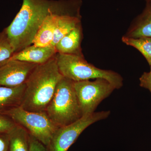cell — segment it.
Wrapping results in <instances>:
<instances>
[{
    "label": "cell",
    "instance_id": "15",
    "mask_svg": "<svg viewBox=\"0 0 151 151\" xmlns=\"http://www.w3.org/2000/svg\"><path fill=\"white\" fill-rule=\"evenodd\" d=\"M14 53L13 46L4 29L0 32V65L9 59Z\"/></svg>",
    "mask_w": 151,
    "mask_h": 151
},
{
    "label": "cell",
    "instance_id": "9",
    "mask_svg": "<svg viewBox=\"0 0 151 151\" xmlns=\"http://www.w3.org/2000/svg\"><path fill=\"white\" fill-rule=\"evenodd\" d=\"M57 53L54 47H40L34 45H29L22 50L14 53L9 60H17L36 64H40L48 61Z\"/></svg>",
    "mask_w": 151,
    "mask_h": 151
},
{
    "label": "cell",
    "instance_id": "19",
    "mask_svg": "<svg viewBox=\"0 0 151 151\" xmlns=\"http://www.w3.org/2000/svg\"><path fill=\"white\" fill-rule=\"evenodd\" d=\"M9 138L8 134H0V151H9Z\"/></svg>",
    "mask_w": 151,
    "mask_h": 151
},
{
    "label": "cell",
    "instance_id": "18",
    "mask_svg": "<svg viewBox=\"0 0 151 151\" xmlns=\"http://www.w3.org/2000/svg\"><path fill=\"white\" fill-rule=\"evenodd\" d=\"M140 86L148 89L151 93V66L148 72H144L139 78Z\"/></svg>",
    "mask_w": 151,
    "mask_h": 151
},
{
    "label": "cell",
    "instance_id": "7",
    "mask_svg": "<svg viewBox=\"0 0 151 151\" xmlns=\"http://www.w3.org/2000/svg\"><path fill=\"white\" fill-rule=\"evenodd\" d=\"M110 111L94 112L57 129L47 146L48 151H67L82 132L95 122L108 118Z\"/></svg>",
    "mask_w": 151,
    "mask_h": 151
},
{
    "label": "cell",
    "instance_id": "2",
    "mask_svg": "<svg viewBox=\"0 0 151 151\" xmlns=\"http://www.w3.org/2000/svg\"><path fill=\"white\" fill-rule=\"evenodd\" d=\"M50 3L51 0H23L19 11L11 24L5 28L15 53L32 44L49 13Z\"/></svg>",
    "mask_w": 151,
    "mask_h": 151
},
{
    "label": "cell",
    "instance_id": "14",
    "mask_svg": "<svg viewBox=\"0 0 151 151\" xmlns=\"http://www.w3.org/2000/svg\"><path fill=\"white\" fill-rule=\"evenodd\" d=\"M122 41L127 45L138 50L151 66V37L132 38L124 36Z\"/></svg>",
    "mask_w": 151,
    "mask_h": 151
},
{
    "label": "cell",
    "instance_id": "12",
    "mask_svg": "<svg viewBox=\"0 0 151 151\" xmlns=\"http://www.w3.org/2000/svg\"><path fill=\"white\" fill-rule=\"evenodd\" d=\"M25 86V84L13 87L0 85V113L20 106Z\"/></svg>",
    "mask_w": 151,
    "mask_h": 151
},
{
    "label": "cell",
    "instance_id": "16",
    "mask_svg": "<svg viewBox=\"0 0 151 151\" xmlns=\"http://www.w3.org/2000/svg\"><path fill=\"white\" fill-rule=\"evenodd\" d=\"M16 125L8 116L0 113V134H9Z\"/></svg>",
    "mask_w": 151,
    "mask_h": 151
},
{
    "label": "cell",
    "instance_id": "13",
    "mask_svg": "<svg viewBox=\"0 0 151 151\" xmlns=\"http://www.w3.org/2000/svg\"><path fill=\"white\" fill-rule=\"evenodd\" d=\"M8 134L9 151H29V134L24 128L17 124Z\"/></svg>",
    "mask_w": 151,
    "mask_h": 151
},
{
    "label": "cell",
    "instance_id": "3",
    "mask_svg": "<svg viewBox=\"0 0 151 151\" xmlns=\"http://www.w3.org/2000/svg\"><path fill=\"white\" fill-rule=\"evenodd\" d=\"M73 83L74 81L63 77L45 110L49 118L58 128L72 124L83 116Z\"/></svg>",
    "mask_w": 151,
    "mask_h": 151
},
{
    "label": "cell",
    "instance_id": "6",
    "mask_svg": "<svg viewBox=\"0 0 151 151\" xmlns=\"http://www.w3.org/2000/svg\"><path fill=\"white\" fill-rule=\"evenodd\" d=\"M73 86L83 116L95 112L100 103L116 89L108 80L103 78H96L94 81H74Z\"/></svg>",
    "mask_w": 151,
    "mask_h": 151
},
{
    "label": "cell",
    "instance_id": "1",
    "mask_svg": "<svg viewBox=\"0 0 151 151\" xmlns=\"http://www.w3.org/2000/svg\"><path fill=\"white\" fill-rule=\"evenodd\" d=\"M63 77L55 56L44 63L37 64L26 82L20 106L27 111L45 112L58 84Z\"/></svg>",
    "mask_w": 151,
    "mask_h": 151
},
{
    "label": "cell",
    "instance_id": "5",
    "mask_svg": "<svg viewBox=\"0 0 151 151\" xmlns=\"http://www.w3.org/2000/svg\"><path fill=\"white\" fill-rule=\"evenodd\" d=\"M5 114L20 125L30 135L47 147L58 127H57L45 112H36L24 110L20 106L8 110Z\"/></svg>",
    "mask_w": 151,
    "mask_h": 151
},
{
    "label": "cell",
    "instance_id": "20",
    "mask_svg": "<svg viewBox=\"0 0 151 151\" xmlns=\"http://www.w3.org/2000/svg\"><path fill=\"white\" fill-rule=\"evenodd\" d=\"M145 1H146V2H147V1H151V0H145Z\"/></svg>",
    "mask_w": 151,
    "mask_h": 151
},
{
    "label": "cell",
    "instance_id": "17",
    "mask_svg": "<svg viewBox=\"0 0 151 151\" xmlns=\"http://www.w3.org/2000/svg\"><path fill=\"white\" fill-rule=\"evenodd\" d=\"M45 145L29 134V151H47Z\"/></svg>",
    "mask_w": 151,
    "mask_h": 151
},
{
    "label": "cell",
    "instance_id": "11",
    "mask_svg": "<svg viewBox=\"0 0 151 151\" xmlns=\"http://www.w3.org/2000/svg\"><path fill=\"white\" fill-rule=\"evenodd\" d=\"M124 36L151 37V1L146 2L144 10L133 21Z\"/></svg>",
    "mask_w": 151,
    "mask_h": 151
},
{
    "label": "cell",
    "instance_id": "4",
    "mask_svg": "<svg viewBox=\"0 0 151 151\" xmlns=\"http://www.w3.org/2000/svg\"><path fill=\"white\" fill-rule=\"evenodd\" d=\"M55 58L60 72L65 78L73 81L103 78L108 80L116 89L123 86V78L120 74L96 67L87 62L84 55L57 53Z\"/></svg>",
    "mask_w": 151,
    "mask_h": 151
},
{
    "label": "cell",
    "instance_id": "10",
    "mask_svg": "<svg viewBox=\"0 0 151 151\" xmlns=\"http://www.w3.org/2000/svg\"><path fill=\"white\" fill-rule=\"evenodd\" d=\"M81 23L64 36L55 45L57 53L82 55L81 43L83 37Z\"/></svg>",
    "mask_w": 151,
    "mask_h": 151
},
{
    "label": "cell",
    "instance_id": "8",
    "mask_svg": "<svg viewBox=\"0 0 151 151\" xmlns=\"http://www.w3.org/2000/svg\"><path fill=\"white\" fill-rule=\"evenodd\" d=\"M37 64L8 60L0 65V85L13 87L25 84Z\"/></svg>",
    "mask_w": 151,
    "mask_h": 151
}]
</instances>
